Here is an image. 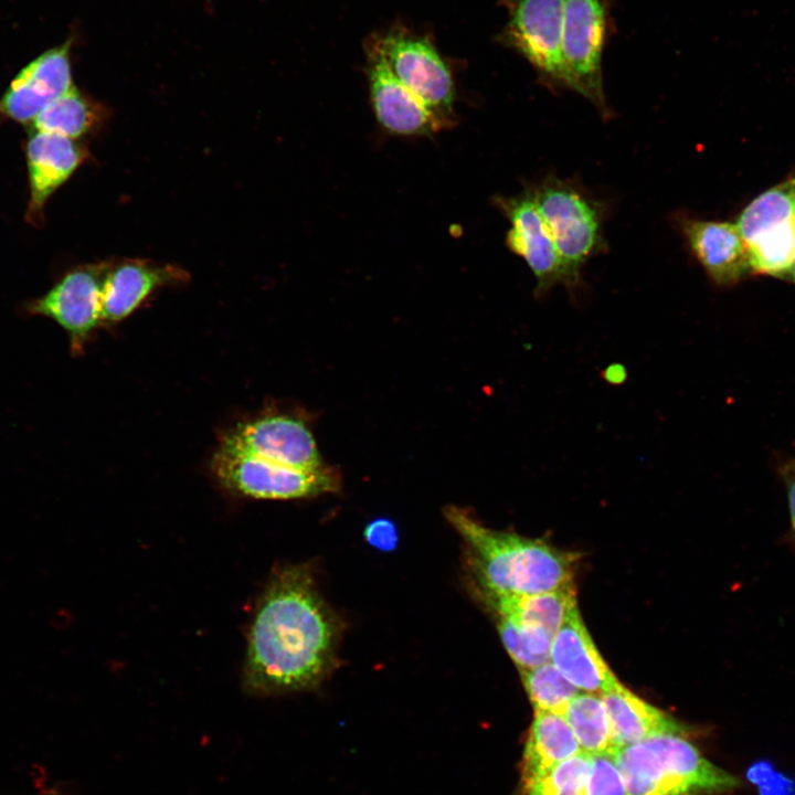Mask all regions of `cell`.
Listing matches in <instances>:
<instances>
[{
	"label": "cell",
	"mask_w": 795,
	"mask_h": 795,
	"mask_svg": "<svg viewBox=\"0 0 795 795\" xmlns=\"http://www.w3.org/2000/svg\"><path fill=\"white\" fill-rule=\"evenodd\" d=\"M499 205L510 222L507 245L532 271L537 280L536 293L541 295L559 283L573 286L539 211L534 190L501 199Z\"/></svg>",
	"instance_id": "10"
},
{
	"label": "cell",
	"mask_w": 795,
	"mask_h": 795,
	"mask_svg": "<svg viewBox=\"0 0 795 795\" xmlns=\"http://www.w3.org/2000/svg\"><path fill=\"white\" fill-rule=\"evenodd\" d=\"M591 755L581 752L542 776L521 784V795H580L590 768Z\"/></svg>",
	"instance_id": "27"
},
{
	"label": "cell",
	"mask_w": 795,
	"mask_h": 795,
	"mask_svg": "<svg viewBox=\"0 0 795 795\" xmlns=\"http://www.w3.org/2000/svg\"><path fill=\"white\" fill-rule=\"evenodd\" d=\"M108 262L76 267L66 273L28 311L55 321L67 335L73 353H81L102 326L103 285Z\"/></svg>",
	"instance_id": "8"
},
{
	"label": "cell",
	"mask_w": 795,
	"mask_h": 795,
	"mask_svg": "<svg viewBox=\"0 0 795 795\" xmlns=\"http://www.w3.org/2000/svg\"><path fill=\"white\" fill-rule=\"evenodd\" d=\"M627 795H724L740 780L710 762L683 731H665L612 752Z\"/></svg>",
	"instance_id": "3"
},
{
	"label": "cell",
	"mask_w": 795,
	"mask_h": 795,
	"mask_svg": "<svg viewBox=\"0 0 795 795\" xmlns=\"http://www.w3.org/2000/svg\"><path fill=\"white\" fill-rule=\"evenodd\" d=\"M520 671L534 710L562 714L569 702L580 692L551 661Z\"/></svg>",
	"instance_id": "25"
},
{
	"label": "cell",
	"mask_w": 795,
	"mask_h": 795,
	"mask_svg": "<svg viewBox=\"0 0 795 795\" xmlns=\"http://www.w3.org/2000/svg\"><path fill=\"white\" fill-rule=\"evenodd\" d=\"M683 234L698 262L719 285H732L751 273L744 242L736 224L686 220Z\"/></svg>",
	"instance_id": "17"
},
{
	"label": "cell",
	"mask_w": 795,
	"mask_h": 795,
	"mask_svg": "<svg viewBox=\"0 0 795 795\" xmlns=\"http://www.w3.org/2000/svg\"><path fill=\"white\" fill-rule=\"evenodd\" d=\"M610 29L608 0H564L562 53L571 89L589 98L603 113L607 106L602 56Z\"/></svg>",
	"instance_id": "6"
},
{
	"label": "cell",
	"mask_w": 795,
	"mask_h": 795,
	"mask_svg": "<svg viewBox=\"0 0 795 795\" xmlns=\"http://www.w3.org/2000/svg\"><path fill=\"white\" fill-rule=\"evenodd\" d=\"M211 469L224 488L256 499L309 498L341 488L340 475L331 467L305 470L219 448Z\"/></svg>",
	"instance_id": "5"
},
{
	"label": "cell",
	"mask_w": 795,
	"mask_h": 795,
	"mask_svg": "<svg viewBox=\"0 0 795 795\" xmlns=\"http://www.w3.org/2000/svg\"><path fill=\"white\" fill-rule=\"evenodd\" d=\"M795 220V178L787 179L756 197L735 223L743 242L757 233Z\"/></svg>",
	"instance_id": "24"
},
{
	"label": "cell",
	"mask_w": 795,
	"mask_h": 795,
	"mask_svg": "<svg viewBox=\"0 0 795 795\" xmlns=\"http://www.w3.org/2000/svg\"><path fill=\"white\" fill-rule=\"evenodd\" d=\"M340 630L307 566L277 570L250 626L244 689L269 696L317 687L335 667Z\"/></svg>",
	"instance_id": "1"
},
{
	"label": "cell",
	"mask_w": 795,
	"mask_h": 795,
	"mask_svg": "<svg viewBox=\"0 0 795 795\" xmlns=\"http://www.w3.org/2000/svg\"><path fill=\"white\" fill-rule=\"evenodd\" d=\"M443 512L469 550L480 590L530 595L573 585V554L539 539L485 527L460 507L447 506Z\"/></svg>",
	"instance_id": "2"
},
{
	"label": "cell",
	"mask_w": 795,
	"mask_h": 795,
	"mask_svg": "<svg viewBox=\"0 0 795 795\" xmlns=\"http://www.w3.org/2000/svg\"><path fill=\"white\" fill-rule=\"evenodd\" d=\"M562 716L582 752L590 755L612 752L608 717L600 695L580 691Z\"/></svg>",
	"instance_id": "23"
},
{
	"label": "cell",
	"mask_w": 795,
	"mask_h": 795,
	"mask_svg": "<svg viewBox=\"0 0 795 795\" xmlns=\"http://www.w3.org/2000/svg\"><path fill=\"white\" fill-rule=\"evenodd\" d=\"M395 76L442 121L454 100L448 67L428 43L405 35H389L378 49Z\"/></svg>",
	"instance_id": "11"
},
{
	"label": "cell",
	"mask_w": 795,
	"mask_h": 795,
	"mask_svg": "<svg viewBox=\"0 0 795 795\" xmlns=\"http://www.w3.org/2000/svg\"><path fill=\"white\" fill-rule=\"evenodd\" d=\"M496 618L501 640L519 669H530L550 661L553 637L549 633L501 616Z\"/></svg>",
	"instance_id": "26"
},
{
	"label": "cell",
	"mask_w": 795,
	"mask_h": 795,
	"mask_svg": "<svg viewBox=\"0 0 795 795\" xmlns=\"http://www.w3.org/2000/svg\"><path fill=\"white\" fill-rule=\"evenodd\" d=\"M791 278L795 282V248H794V257H793L792 276H791Z\"/></svg>",
	"instance_id": "33"
},
{
	"label": "cell",
	"mask_w": 795,
	"mask_h": 795,
	"mask_svg": "<svg viewBox=\"0 0 795 795\" xmlns=\"http://www.w3.org/2000/svg\"><path fill=\"white\" fill-rule=\"evenodd\" d=\"M480 592L496 616L520 625L542 628L552 637L576 606L573 585L530 595L496 594L483 590Z\"/></svg>",
	"instance_id": "20"
},
{
	"label": "cell",
	"mask_w": 795,
	"mask_h": 795,
	"mask_svg": "<svg viewBox=\"0 0 795 795\" xmlns=\"http://www.w3.org/2000/svg\"><path fill=\"white\" fill-rule=\"evenodd\" d=\"M582 750L562 714L534 710L521 760V784L538 778Z\"/></svg>",
	"instance_id": "19"
},
{
	"label": "cell",
	"mask_w": 795,
	"mask_h": 795,
	"mask_svg": "<svg viewBox=\"0 0 795 795\" xmlns=\"http://www.w3.org/2000/svg\"><path fill=\"white\" fill-rule=\"evenodd\" d=\"M367 542L381 551H391L398 544V530L395 524L385 518H379L368 523L363 532Z\"/></svg>",
	"instance_id": "29"
},
{
	"label": "cell",
	"mask_w": 795,
	"mask_h": 795,
	"mask_svg": "<svg viewBox=\"0 0 795 795\" xmlns=\"http://www.w3.org/2000/svg\"><path fill=\"white\" fill-rule=\"evenodd\" d=\"M753 273L791 278L795 248V220L766 229L744 242Z\"/></svg>",
	"instance_id": "22"
},
{
	"label": "cell",
	"mask_w": 795,
	"mask_h": 795,
	"mask_svg": "<svg viewBox=\"0 0 795 795\" xmlns=\"http://www.w3.org/2000/svg\"><path fill=\"white\" fill-rule=\"evenodd\" d=\"M370 64L371 102L378 121L396 135H427L436 131L439 118L392 72L378 50Z\"/></svg>",
	"instance_id": "15"
},
{
	"label": "cell",
	"mask_w": 795,
	"mask_h": 795,
	"mask_svg": "<svg viewBox=\"0 0 795 795\" xmlns=\"http://www.w3.org/2000/svg\"><path fill=\"white\" fill-rule=\"evenodd\" d=\"M748 776L761 786V795H787L788 789L793 788L787 785L785 777L774 775L767 764L757 763L749 771Z\"/></svg>",
	"instance_id": "30"
},
{
	"label": "cell",
	"mask_w": 795,
	"mask_h": 795,
	"mask_svg": "<svg viewBox=\"0 0 795 795\" xmlns=\"http://www.w3.org/2000/svg\"><path fill=\"white\" fill-rule=\"evenodd\" d=\"M580 795H627L611 752L593 754Z\"/></svg>",
	"instance_id": "28"
},
{
	"label": "cell",
	"mask_w": 795,
	"mask_h": 795,
	"mask_svg": "<svg viewBox=\"0 0 795 795\" xmlns=\"http://www.w3.org/2000/svg\"><path fill=\"white\" fill-rule=\"evenodd\" d=\"M104 118V108L74 87L45 106L33 119L32 129L77 139L96 129Z\"/></svg>",
	"instance_id": "21"
},
{
	"label": "cell",
	"mask_w": 795,
	"mask_h": 795,
	"mask_svg": "<svg viewBox=\"0 0 795 795\" xmlns=\"http://www.w3.org/2000/svg\"><path fill=\"white\" fill-rule=\"evenodd\" d=\"M85 157L86 151L76 139L32 129L26 142L30 200L25 219L30 224L43 225L47 199L73 174Z\"/></svg>",
	"instance_id": "14"
},
{
	"label": "cell",
	"mask_w": 795,
	"mask_h": 795,
	"mask_svg": "<svg viewBox=\"0 0 795 795\" xmlns=\"http://www.w3.org/2000/svg\"><path fill=\"white\" fill-rule=\"evenodd\" d=\"M564 0H515L507 39L550 84L571 88L562 53Z\"/></svg>",
	"instance_id": "9"
},
{
	"label": "cell",
	"mask_w": 795,
	"mask_h": 795,
	"mask_svg": "<svg viewBox=\"0 0 795 795\" xmlns=\"http://www.w3.org/2000/svg\"><path fill=\"white\" fill-rule=\"evenodd\" d=\"M600 696L608 717L613 750L660 732L685 730L670 716L636 696L618 680Z\"/></svg>",
	"instance_id": "18"
},
{
	"label": "cell",
	"mask_w": 795,
	"mask_h": 795,
	"mask_svg": "<svg viewBox=\"0 0 795 795\" xmlns=\"http://www.w3.org/2000/svg\"><path fill=\"white\" fill-rule=\"evenodd\" d=\"M218 448L305 470L326 466L308 425L285 413L265 414L236 424L222 436Z\"/></svg>",
	"instance_id": "7"
},
{
	"label": "cell",
	"mask_w": 795,
	"mask_h": 795,
	"mask_svg": "<svg viewBox=\"0 0 795 795\" xmlns=\"http://www.w3.org/2000/svg\"><path fill=\"white\" fill-rule=\"evenodd\" d=\"M533 190L539 211L574 286L582 266L603 246L601 210L577 188L558 178H547Z\"/></svg>",
	"instance_id": "4"
},
{
	"label": "cell",
	"mask_w": 795,
	"mask_h": 795,
	"mask_svg": "<svg viewBox=\"0 0 795 795\" xmlns=\"http://www.w3.org/2000/svg\"><path fill=\"white\" fill-rule=\"evenodd\" d=\"M605 378L612 383H619L626 378L625 369L619 364H613L606 369Z\"/></svg>",
	"instance_id": "32"
},
{
	"label": "cell",
	"mask_w": 795,
	"mask_h": 795,
	"mask_svg": "<svg viewBox=\"0 0 795 795\" xmlns=\"http://www.w3.org/2000/svg\"><path fill=\"white\" fill-rule=\"evenodd\" d=\"M187 279L183 269L149 259L108 262L102 294V326L126 319L159 288L183 284Z\"/></svg>",
	"instance_id": "13"
},
{
	"label": "cell",
	"mask_w": 795,
	"mask_h": 795,
	"mask_svg": "<svg viewBox=\"0 0 795 795\" xmlns=\"http://www.w3.org/2000/svg\"><path fill=\"white\" fill-rule=\"evenodd\" d=\"M781 476L787 491L792 531L795 533V459L781 468Z\"/></svg>",
	"instance_id": "31"
},
{
	"label": "cell",
	"mask_w": 795,
	"mask_h": 795,
	"mask_svg": "<svg viewBox=\"0 0 795 795\" xmlns=\"http://www.w3.org/2000/svg\"><path fill=\"white\" fill-rule=\"evenodd\" d=\"M550 661L580 691L601 695L617 681L596 649L576 606L553 637Z\"/></svg>",
	"instance_id": "16"
},
{
	"label": "cell",
	"mask_w": 795,
	"mask_h": 795,
	"mask_svg": "<svg viewBox=\"0 0 795 795\" xmlns=\"http://www.w3.org/2000/svg\"><path fill=\"white\" fill-rule=\"evenodd\" d=\"M70 42L50 49L25 65L0 98V115L32 123L51 102L73 89Z\"/></svg>",
	"instance_id": "12"
}]
</instances>
